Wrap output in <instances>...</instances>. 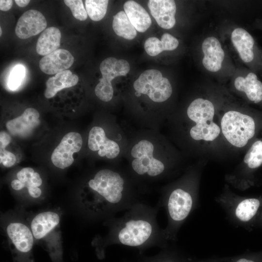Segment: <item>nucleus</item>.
<instances>
[{
  "label": "nucleus",
  "instance_id": "f257e3e1",
  "mask_svg": "<svg viewBox=\"0 0 262 262\" xmlns=\"http://www.w3.org/2000/svg\"><path fill=\"white\" fill-rule=\"evenodd\" d=\"M141 201L128 177L119 171L109 168L95 173L80 195L83 211L94 218L112 216Z\"/></svg>",
  "mask_w": 262,
  "mask_h": 262
},
{
  "label": "nucleus",
  "instance_id": "f03ea898",
  "mask_svg": "<svg viewBox=\"0 0 262 262\" xmlns=\"http://www.w3.org/2000/svg\"><path fill=\"white\" fill-rule=\"evenodd\" d=\"M160 208L157 204L152 207L141 201L122 216L110 218L106 223L109 234L102 240V246L118 244L141 250L152 246L164 247L167 240L157 220Z\"/></svg>",
  "mask_w": 262,
  "mask_h": 262
},
{
  "label": "nucleus",
  "instance_id": "7ed1b4c3",
  "mask_svg": "<svg viewBox=\"0 0 262 262\" xmlns=\"http://www.w3.org/2000/svg\"><path fill=\"white\" fill-rule=\"evenodd\" d=\"M187 115L195 123L190 130V136L194 140L213 141L220 134V128L213 121L214 107L210 100L195 99L188 107Z\"/></svg>",
  "mask_w": 262,
  "mask_h": 262
},
{
  "label": "nucleus",
  "instance_id": "20e7f679",
  "mask_svg": "<svg viewBox=\"0 0 262 262\" xmlns=\"http://www.w3.org/2000/svg\"><path fill=\"white\" fill-rule=\"evenodd\" d=\"M257 123L251 116L238 111L226 112L221 119V131L231 145L243 147L256 134Z\"/></svg>",
  "mask_w": 262,
  "mask_h": 262
},
{
  "label": "nucleus",
  "instance_id": "39448f33",
  "mask_svg": "<svg viewBox=\"0 0 262 262\" xmlns=\"http://www.w3.org/2000/svg\"><path fill=\"white\" fill-rule=\"evenodd\" d=\"M154 147L147 140L143 139L135 144L131 150L133 158L131 168L137 179H158L165 173L166 167L163 161L153 156Z\"/></svg>",
  "mask_w": 262,
  "mask_h": 262
},
{
  "label": "nucleus",
  "instance_id": "423d86ee",
  "mask_svg": "<svg viewBox=\"0 0 262 262\" xmlns=\"http://www.w3.org/2000/svg\"><path fill=\"white\" fill-rule=\"evenodd\" d=\"M136 92L147 95L155 102H163L168 99L172 93V88L168 79L156 69H147L143 72L134 82Z\"/></svg>",
  "mask_w": 262,
  "mask_h": 262
},
{
  "label": "nucleus",
  "instance_id": "0eeeda50",
  "mask_svg": "<svg viewBox=\"0 0 262 262\" xmlns=\"http://www.w3.org/2000/svg\"><path fill=\"white\" fill-rule=\"evenodd\" d=\"M130 68V64L126 60L110 57L103 60L99 66L102 78L95 88L96 96L103 101H110L114 95L112 81L117 77L126 76Z\"/></svg>",
  "mask_w": 262,
  "mask_h": 262
},
{
  "label": "nucleus",
  "instance_id": "6e6552de",
  "mask_svg": "<svg viewBox=\"0 0 262 262\" xmlns=\"http://www.w3.org/2000/svg\"><path fill=\"white\" fill-rule=\"evenodd\" d=\"M6 233L17 253V262H32L30 256L34 243V237L26 225L18 222L9 223Z\"/></svg>",
  "mask_w": 262,
  "mask_h": 262
},
{
  "label": "nucleus",
  "instance_id": "1a4fd4ad",
  "mask_svg": "<svg viewBox=\"0 0 262 262\" xmlns=\"http://www.w3.org/2000/svg\"><path fill=\"white\" fill-rule=\"evenodd\" d=\"M82 145V138L79 133L69 132L66 133L51 154L52 164L60 169L69 167L74 161L73 154L80 151Z\"/></svg>",
  "mask_w": 262,
  "mask_h": 262
},
{
  "label": "nucleus",
  "instance_id": "9d476101",
  "mask_svg": "<svg viewBox=\"0 0 262 262\" xmlns=\"http://www.w3.org/2000/svg\"><path fill=\"white\" fill-rule=\"evenodd\" d=\"M47 20L39 11L31 9L24 12L18 19L15 28L16 36L25 39L36 35L46 29Z\"/></svg>",
  "mask_w": 262,
  "mask_h": 262
},
{
  "label": "nucleus",
  "instance_id": "9b49d317",
  "mask_svg": "<svg viewBox=\"0 0 262 262\" xmlns=\"http://www.w3.org/2000/svg\"><path fill=\"white\" fill-rule=\"evenodd\" d=\"M88 146L92 151H98L99 156L110 159L116 158L120 153L119 145L107 138L103 129L98 126L93 127L90 130Z\"/></svg>",
  "mask_w": 262,
  "mask_h": 262
},
{
  "label": "nucleus",
  "instance_id": "f8f14e48",
  "mask_svg": "<svg viewBox=\"0 0 262 262\" xmlns=\"http://www.w3.org/2000/svg\"><path fill=\"white\" fill-rule=\"evenodd\" d=\"M40 114L33 108H28L19 116L9 120L6 127L12 135L25 137L30 134L40 124Z\"/></svg>",
  "mask_w": 262,
  "mask_h": 262
},
{
  "label": "nucleus",
  "instance_id": "ddd939ff",
  "mask_svg": "<svg viewBox=\"0 0 262 262\" xmlns=\"http://www.w3.org/2000/svg\"><path fill=\"white\" fill-rule=\"evenodd\" d=\"M42 180L40 174L31 167L22 168L16 173V178L11 183L12 188L16 191L27 190L29 196L33 198H39L42 193L40 186Z\"/></svg>",
  "mask_w": 262,
  "mask_h": 262
},
{
  "label": "nucleus",
  "instance_id": "4468645a",
  "mask_svg": "<svg viewBox=\"0 0 262 262\" xmlns=\"http://www.w3.org/2000/svg\"><path fill=\"white\" fill-rule=\"evenodd\" d=\"M148 7L158 25L164 29L172 28L175 23L176 5L173 0H149Z\"/></svg>",
  "mask_w": 262,
  "mask_h": 262
},
{
  "label": "nucleus",
  "instance_id": "2eb2a0df",
  "mask_svg": "<svg viewBox=\"0 0 262 262\" xmlns=\"http://www.w3.org/2000/svg\"><path fill=\"white\" fill-rule=\"evenodd\" d=\"M74 61V58L68 50L59 49L43 56L39 61V67L47 74H56L67 70Z\"/></svg>",
  "mask_w": 262,
  "mask_h": 262
},
{
  "label": "nucleus",
  "instance_id": "dca6fc26",
  "mask_svg": "<svg viewBox=\"0 0 262 262\" xmlns=\"http://www.w3.org/2000/svg\"><path fill=\"white\" fill-rule=\"evenodd\" d=\"M204 57L202 63L207 70L215 72L222 67L225 52L219 40L214 36L206 38L201 45Z\"/></svg>",
  "mask_w": 262,
  "mask_h": 262
},
{
  "label": "nucleus",
  "instance_id": "f3484780",
  "mask_svg": "<svg viewBox=\"0 0 262 262\" xmlns=\"http://www.w3.org/2000/svg\"><path fill=\"white\" fill-rule=\"evenodd\" d=\"M231 40L244 62L251 64L256 61L257 53L255 42L248 32L242 28H236L231 33Z\"/></svg>",
  "mask_w": 262,
  "mask_h": 262
},
{
  "label": "nucleus",
  "instance_id": "a211bd4d",
  "mask_svg": "<svg viewBox=\"0 0 262 262\" xmlns=\"http://www.w3.org/2000/svg\"><path fill=\"white\" fill-rule=\"evenodd\" d=\"M60 216L53 211H45L36 215L31 223L30 229L36 240H41L51 232L60 223Z\"/></svg>",
  "mask_w": 262,
  "mask_h": 262
},
{
  "label": "nucleus",
  "instance_id": "6ab92c4d",
  "mask_svg": "<svg viewBox=\"0 0 262 262\" xmlns=\"http://www.w3.org/2000/svg\"><path fill=\"white\" fill-rule=\"evenodd\" d=\"M234 85L237 90L244 93L247 98L252 103H262V82L255 73L250 72L245 77H237L234 80Z\"/></svg>",
  "mask_w": 262,
  "mask_h": 262
},
{
  "label": "nucleus",
  "instance_id": "aec40b11",
  "mask_svg": "<svg viewBox=\"0 0 262 262\" xmlns=\"http://www.w3.org/2000/svg\"><path fill=\"white\" fill-rule=\"evenodd\" d=\"M124 12L136 30L144 33L150 26L151 18L144 8L134 0L126 1Z\"/></svg>",
  "mask_w": 262,
  "mask_h": 262
},
{
  "label": "nucleus",
  "instance_id": "412c9836",
  "mask_svg": "<svg viewBox=\"0 0 262 262\" xmlns=\"http://www.w3.org/2000/svg\"><path fill=\"white\" fill-rule=\"evenodd\" d=\"M78 81V76L73 74L69 70L59 72L47 81L44 92L45 97L47 98H51L63 89L76 85Z\"/></svg>",
  "mask_w": 262,
  "mask_h": 262
},
{
  "label": "nucleus",
  "instance_id": "4be33fe9",
  "mask_svg": "<svg viewBox=\"0 0 262 262\" xmlns=\"http://www.w3.org/2000/svg\"><path fill=\"white\" fill-rule=\"evenodd\" d=\"M61 39V33L58 28L49 27L46 29L37 40L36 45L37 53L44 56L59 49Z\"/></svg>",
  "mask_w": 262,
  "mask_h": 262
},
{
  "label": "nucleus",
  "instance_id": "5701e85b",
  "mask_svg": "<svg viewBox=\"0 0 262 262\" xmlns=\"http://www.w3.org/2000/svg\"><path fill=\"white\" fill-rule=\"evenodd\" d=\"M179 41L168 33H164L161 40L156 37H150L145 42L144 48L147 53L155 56L164 50H173L179 46Z\"/></svg>",
  "mask_w": 262,
  "mask_h": 262
},
{
  "label": "nucleus",
  "instance_id": "b1692460",
  "mask_svg": "<svg viewBox=\"0 0 262 262\" xmlns=\"http://www.w3.org/2000/svg\"><path fill=\"white\" fill-rule=\"evenodd\" d=\"M112 27L115 33L128 40L134 39L137 32L124 11H120L114 16Z\"/></svg>",
  "mask_w": 262,
  "mask_h": 262
},
{
  "label": "nucleus",
  "instance_id": "393cba45",
  "mask_svg": "<svg viewBox=\"0 0 262 262\" xmlns=\"http://www.w3.org/2000/svg\"><path fill=\"white\" fill-rule=\"evenodd\" d=\"M260 204V201L256 198L244 199L238 204L235 215L242 221H249L256 214Z\"/></svg>",
  "mask_w": 262,
  "mask_h": 262
},
{
  "label": "nucleus",
  "instance_id": "a878e982",
  "mask_svg": "<svg viewBox=\"0 0 262 262\" xmlns=\"http://www.w3.org/2000/svg\"><path fill=\"white\" fill-rule=\"evenodd\" d=\"M109 0H86L85 9L88 16L94 21L101 20L105 16Z\"/></svg>",
  "mask_w": 262,
  "mask_h": 262
},
{
  "label": "nucleus",
  "instance_id": "bb28decb",
  "mask_svg": "<svg viewBox=\"0 0 262 262\" xmlns=\"http://www.w3.org/2000/svg\"><path fill=\"white\" fill-rule=\"evenodd\" d=\"M244 162L250 169L262 164V141L257 140L250 146L244 158Z\"/></svg>",
  "mask_w": 262,
  "mask_h": 262
},
{
  "label": "nucleus",
  "instance_id": "cd10ccee",
  "mask_svg": "<svg viewBox=\"0 0 262 262\" xmlns=\"http://www.w3.org/2000/svg\"><path fill=\"white\" fill-rule=\"evenodd\" d=\"M26 74L25 67L21 65H16L12 70L8 81V86L11 90H16L21 85Z\"/></svg>",
  "mask_w": 262,
  "mask_h": 262
},
{
  "label": "nucleus",
  "instance_id": "c85d7f7f",
  "mask_svg": "<svg viewBox=\"0 0 262 262\" xmlns=\"http://www.w3.org/2000/svg\"><path fill=\"white\" fill-rule=\"evenodd\" d=\"M65 4L69 8L73 16L80 21H84L87 18V13L82 0H65Z\"/></svg>",
  "mask_w": 262,
  "mask_h": 262
},
{
  "label": "nucleus",
  "instance_id": "c756f323",
  "mask_svg": "<svg viewBox=\"0 0 262 262\" xmlns=\"http://www.w3.org/2000/svg\"><path fill=\"white\" fill-rule=\"evenodd\" d=\"M139 262H182L174 254L167 251H162L153 257H145Z\"/></svg>",
  "mask_w": 262,
  "mask_h": 262
},
{
  "label": "nucleus",
  "instance_id": "7c9ffc66",
  "mask_svg": "<svg viewBox=\"0 0 262 262\" xmlns=\"http://www.w3.org/2000/svg\"><path fill=\"white\" fill-rule=\"evenodd\" d=\"M16 156L5 149L0 150V162L6 167L13 166L16 163Z\"/></svg>",
  "mask_w": 262,
  "mask_h": 262
},
{
  "label": "nucleus",
  "instance_id": "2f4dec72",
  "mask_svg": "<svg viewBox=\"0 0 262 262\" xmlns=\"http://www.w3.org/2000/svg\"><path fill=\"white\" fill-rule=\"evenodd\" d=\"M11 141L10 135L5 131H1L0 133V150L4 149Z\"/></svg>",
  "mask_w": 262,
  "mask_h": 262
},
{
  "label": "nucleus",
  "instance_id": "473e14b6",
  "mask_svg": "<svg viewBox=\"0 0 262 262\" xmlns=\"http://www.w3.org/2000/svg\"><path fill=\"white\" fill-rule=\"evenodd\" d=\"M13 4L12 0H0V9L1 11H7L10 10Z\"/></svg>",
  "mask_w": 262,
  "mask_h": 262
},
{
  "label": "nucleus",
  "instance_id": "72a5a7b5",
  "mask_svg": "<svg viewBox=\"0 0 262 262\" xmlns=\"http://www.w3.org/2000/svg\"><path fill=\"white\" fill-rule=\"evenodd\" d=\"M20 7H24L26 6L30 2L29 0H15L14 1Z\"/></svg>",
  "mask_w": 262,
  "mask_h": 262
},
{
  "label": "nucleus",
  "instance_id": "f704fd0d",
  "mask_svg": "<svg viewBox=\"0 0 262 262\" xmlns=\"http://www.w3.org/2000/svg\"><path fill=\"white\" fill-rule=\"evenodd\" d=\"M230 262H256L254 260L249 258L242 257L237 259L234 260V261Z\"/></svg>",
  "mask_w": 262,
  "mask_h": 262
},
{
  "label": "nucleus",
  "instance_id": "c9c22d12",
  "mask_svg": "<svg viewBox=\"0 0 262 262\" xmlns=\"http://www.w3.org/2000/svg\"><path fill=\"white\" fill-rule=\"evenodd\" d=\"M2 34V29L1 28H0V35L1 36Z\"/></svg>",
  "mask_w": 262,
  "mask_h": 262
}]
</instances>
